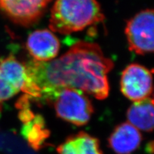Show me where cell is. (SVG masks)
Instances as JSON below:
<instances>
[{
	"label": "cell",
	"instance_id": "6da1fadb",
	"mask_svg": "<svg viewBox=\"0 0 154 154\" xmlns=\"http://www.w3.org/2000/svg\"><path fill=\"white\" fill-rule=\"evenodd\" d=\"M24 66L23 96L29 102L49 103L63 88H76L99 100L106 99L110 91L108 74L114 63L97 44L80 41L57 59L31 60Z\"/></svg>",
	"mask_w": 154,
	"mask_h": 154
},
{
	"label": "cell",
	"instance_id": "7a4b0ae2",
	"mask_svg": "<svg viewBox=\"0 0 154 154\" xmlns=\"http://www.w3.org/2000/svg\"><path fill=\"white\" fill-rule=\"evenodd\" d=\"M104 19L97 0H55L49 26L53 32L70 34L102 22Z\"/></svg>",
	"mask_w": 154,
	"mask_h": 154
},
{
	"label": "cell",
	"instance_id": "3957f363",
	"mask_svg": "<svg viewBox=\"0 0 154 154\" xmlns=\"http://www.w3.org/2000/svg\"><path fill=\"white\" fill-rule=\"evenodd\" d=\"M57 116L77 126L87 124L94 113L91 101L86 94L76 88H63L50 101Z\"/></svg>",
	"mask_w": 154,
	"mask_h": 154
},
{
	"label": "cell",
	"instance_id": "277c9868",
	"mask_svg": "<svg viewBox=\"0 0 154 154\" xmlns=\"http://www.w3.org/2000/svg\"><path fill=\"white\" fill-rule=\"evenodd\" d=\"M153 9L140 11L127 22L126 33L131 51L139 55H146L153 51Z\"/></svg>",
	"mask_w": 154,
	"mask_h": 154
},
{
	"label": "cell",
	"instance_id": "5b68a950",
	"mask_svg": "<svg viewBox=\"0 0 154 154\" xmlns=\"http://www.w3.org/2000/svg\"><path fill=\"white\" fill-rule=\"evenodd\" d=\"M51 0H0V11L14 24L29 27L44 16Z\"/></svg>",
	"mask_w": 154,
	"mask_h": 154
},
{
	"label": "cell",
	"instance_id": "8992f818",
	"mask_svg": "<svg viewBox=\"0 0 154 154\" xmlns=\"http://www.w3.org/2000/svg\"><path fill=\"white\" fill-rule=\"evenodd\" d=\"M30 102L19 98L16 106L19 110V119L22 123V134L29 146L34 151H39L45 147L50 136V131L46 126L42 116L35 114L29 108Z\"/></svg>",
	"mask_w": 154,
	"mask_h": 154
},
{
	"label": "cell",
	"instance_id": "52a82bcc",
	"mask_svg": "<svg viewBox=\"0 0 154 154\" xmlns=\"http://www.w3.org/2000/svg\"><path fill=\"white\" fill-rule=\"evenodd\" d=\"M151 70L138 64L126 66L121 77V91L131 101H138L151 97L153 92Z\"/></svg>",
	"mask_w": 154,
	"mask_h": 154
},
{
	"label": "cell",
	"instance_id": "ba28073f",
	"mask_svg": "<svg viewBox=\"0 0 154 154\" xmlns=\"http://www.w3.org/2000/svg\"><path fill=\"white\" fill-rule=\"evenodd\" d=\"M26 80L24 63L11 54L0 59V114L4 103L22 91Z\"/></svg>",
	"mask_w": 154,
	"mask_h": 154
},
{
	"label": "cell",
	"instance_id": "9c48e42d",
	"mask_svg": "<svg viewBox=\"0 0 154 154\" xmlns=\"http://www.w3.org/2000/svg\"><path fill=\"white\" fill-rule=\"evenodd\" d=\"M26 47L29 54L37 61H49L54 59L60 49L58 38L51 31L36 30L28 36Z\"/></svg>",
	"mask_w": 154,
	"mask_h": 154
},
{
	"label": "cell",
	"instance_id": "30bf717a",
	"mask_svg": "<svg viewBox=\"0 0 154 154\" xmlns=\"http://www.w3.org/2000/svg\"><path fill=\"white\" fill-rule=\"evenodd\" d=\"M143 136L128 122L119 124L108 138V146L115 154H132L140 147Z\"/></svg>",
	"mask_w": 154,
	"mask_h": 154
},
{
	"label": "cell",
	"instance_id": "8fae6325",
	"mask_svg": "<svg viewBox=\"0 0 154 154\" xmlns=\"http://www.w3.org/2000/svg\"><path fill=\"white\" fill-rule=\"evenodd\" d=\"M58 154H104L100 142L84 131L69 136L57 148Z\"/></svg>",
	"mask_w": 154,
	"mask_h": 154
},
{
	"label": "cell",
	"instance_id": "7c38bea8",
	"mask_svg": "<svg viewBox=\"0 0 154 154\" xmlns=\"http://www.w3.org/2000/svg\"><path fill=\"white\" fill-rule=\"evenodd\" d=\"M153 99H147L135 101L126 112L128 123L138 131L151 133L153 130Z\"/></svg>",
	"mask_w": 154,
	"mask_h": 154
}]
</instances>
